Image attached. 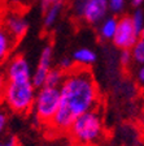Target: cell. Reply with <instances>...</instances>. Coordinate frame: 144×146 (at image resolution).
Returning <instances> with one entry per match:
<instances>
[{
  "label": "cell",
  "mask_w": 144,
  "mask_h": 146,
  "mask_svg": "<svg viewBox=\"0 0 144 146\" xmlns=\"http://www.w3.org/2000/svg\"><path fill=\"white\" fill-rule=\"evenodd\" d=\"M60 107L51 123L57 132H69L78 116L93 111L99 100V89L87 68H74L60 86Z\"/></svg>",
  "instance_id": "obj_1"
},
{
  "label": "cell",
  "mask_w": 144,
  "mask_h": 146,
  "mask_svg": "<svg viewBox=\"0 0 144 146\" xmlns=\"http://www.w3.org/2000/svg\"><path fill=\"white\" fill-rule=\"evenodd\" d=\"M38 89L33 82H7L1 93L4 103L8 108L17 113H27L31 111L35 102Z\"/></svg>",
  "instance_id": "obj_2"
},
{
  "label": "cell",
  "mask_w": 144,
  "mask_h": 146,
  "mask_svg": "<svg viewBox=\"0 0 144 146\" xmlns=\"http://www.w3.org/2000/svg\"><path fill=\"white\" fill-rule=\"evenodd\" d=\"M104 131L101 116L97 111H88L83 115L78 116L74 120L70 134L77 142L82 145H92L100 140Z\"/></svg>",
  "instance_id": "obj_3"
},
{
  "label": "cell",
  "mask_w": 144,
  "mask_h": 146,
  "mask_svg": "<svg viewBox=\"0 0 144 146\" xmlns=\"http://www.w3.org/2000/svg\"><path fill=\"white\" fill-rule=\"evenodd\" d=\"M60 99L61 94L59 88L43 86L42 89H38L33 107V112L36 120L40 123L51 124L55 115L59 111Z\"/></svg>",
  "instance_id": "obj_4"
},
{
  "label": "cell",
  "mask_w": 144,
  "mask_h": 146,
  "mask_svg": "<svg viewBox=\"0 0 144 146\" xmlns=\"http://www.w3.org/2000/svg\"><path fill=\"white\" fill-rule=\"evenodd\" d=\"M140 39V33L136 30L134 26L130 16H122L118 18V27L116 31V35L113 38L114 46L120 48L121 51L123 50H132V47L138 43Z\"/></svg>",
  "instance_id": "obj_5"
},
{
  "label": "cell",
  "mask_w": 144,
  "mask_h": 146,
  "mask_svg": "<svg viewBox=\"0 0 144 146\" xmlns=\"http://www.w3.org/2000/svg\"><path fill=\"white\" fill-rule=\"evenodd\" d=\"M4 74L7 82H29L31 81L33 70L26 58L22 55H16L8 60Z\"/></svg>",
  "instance_id": "obj_6"
},
{
  "label": "cell",
  "mask_w": 144,
  "mask_h": 146,
  "mask_svg": "<svg viewBox=\"0 0 144 146\" xmlns=\"http://www.w3.org/2000/svg\"><path fill=\"white\" fill-rule=\"evenodd\" d=\"M108 0H83L79 8V15L90 25H99L108 17Z\"/></svg>",
  "instance_id": "obj_7"
},
{
  "label": "cell",
  "mask_w": 144,
  "mask_h": 146,
  "mask_svg": "<svg viewBox=\"0 0 144 146\" xmlns=\"http://www.w3.org/2000/svg\"><path fill=\"white\" fill-rule=\"evenodd\" d=\"M52 64H53V47L51 44H45L40 51L39 61L31 76V82L36 89H42L45 85V80L49 70L52 69Z\"/></svg>",
  "instance_id": "obj_8"
},
{
  "label": "cell",
  "mask_w": 144,
  "mask_h": 146,
  "mask_svg": "<svg viewBox=\"0 0 144 146\" xmlns=\"http://www.w3.org/2000/svg\"><path fill=\"white\" fill-rule=\"evenodd\" d=\"M3 26L16 42L22 39L29 30V22L26 17L17 11H11L4 16Z\"/></svg>",
  "instance_id": "obj_9"
},
{
  "label": "cell",
  "mask_w": 144,
  "mask_h": 146,
  "mask_svg": "<svg viewBox=\"0 0 144 146\" xmlns=\"http://www.w3.org/2000/svg\"><path fill=\"white\" fill-rule=\"evenodd\" d=\"M73 60H74L75 65H78L79 68H87L93 65L97 59V55L92 48L88 47H79L73 52Z\"/></svg>",
  "instance_id": "obj_10"
},
{
  "label": "cell",
  "mask_w": 144,
  "mask_h": 146,
  "mask_svg": "<svg viewBox=\"0 0 144 146\" xmlns=\"http://www.w3.org/2000/svg\"><path fill=\"white\" fill-rule=\"evenodd\" d=\"M118 27V18L116 16H108L97 26V34L103 40H113Z\"/></svg>",
  "instance_id": "obj_11"
},
{
  "label": "cell",
  "mask_w": 144,
  "mask_h": 146,
  "mask_svg": "<svg viewBox=\"0 0 144 146\" xmlns=\"http://www.w3.org/2000/svg\"><path fill=\"white\" fill-rule=\"evenodd\" d=\"M16 44V40L13 39L11 34L4 29V26H0V64H3L12 54V50Z\"/></svg>",
  "instance_id": "obj_12"
},
{
  "label": "cell",
  "mask_w": 144,
  "mask_h": 146,
  "mask_svg": "<svg viewBox=\"0 0 144 146\" xmlns=\"http://www.w3.org/2000/svg\"><path fill=\"white\" fill-rule=\"evenodd\" d=\"M61 12H62V3H52L44 11V16H43V26L44 29H52L55 24L57 22L59 17H60Z\"/></svg>",
  "instance_id": "obj_13"
},
{
  "label": "cell",
  "mask_w": 144,
  "mask_h": 146,
  "mask_svg": "<svg viewBox=\"0 0 144 146\" xmlns=\"http://www.w3.org/2000/svg\"><path fill=\"white\" fill-rule=\"evenodd\" d=\"M65 72H62L61 69H59V68H52L51 70H49V73H48L47 76V80H45V85L44 86H48V88H59L60 89V86L62 85L64 80H65Z\"/></svg>",
  "instance_id": "obj_14"
},
{
  "label": "cell",
  "mask_w": 144,
  "mask_h": 146,
  "mask_svg": "<svg viewBox=\"0 0 144 146\" xmlns=\"http://www.w3.org/2000/svg\"><path fill=\"white\" fill-rule=\"evenodd\" d=\"M132 54V59H134V63L136 65H143L144 64V40L139 39L138 43H136L131 50Z\"/></svg>",
  "instance_id": "obj_15"
},
{
  "label": "cell",
  "mask_w": 144,
  "mask_h": 146,
  "mask_svg": "<svg viewBox=\"0 0 144 146\" xmlns=\"http://www.w3.org/2000/svg\"><path fill=\"white\" fill-rule=\"evenodd\" d=\"M130 17H131V21L134 26L136 27V30L140 33L144 27V11L141 8H136Z\"/></svg>",
  "instance_id": "obj_16"
},
{
  "label": "cell",
  "mask_w": 144,
  "mask_h": 146,
  "mask_svg": "<svg viewBox=\"0 0 144 146\" xmlns=\"http://www.w3.org/2000/svg\"><path fill=\"white\" fill-rule=\"evenodd\" d=\"M108 4L109 12H112L113 15H120L126 7V0H108Z\"/></svg>",
  "instance_id": "obj_17"
},
{
  "label": "cell",
  "mask_w": 144,
  "mask_h": 146,
  "mask_svg": "<svg viewBox=\"0 0 144 146\" xmlns=\"http://www.w3.org/2000/svg\"><path fill=\"white\" fill-rule=\"evenodd\" d=\"M74 65H75V63L73 60V58H69V56H64L59 61V69H61L62 72L69 73L70 70L74 69Z\"/></svg>",
  "instance_id": "obj_18"
},
{
  "label": "cell",
  "mask_w": 144,
  "mask_h": 146,
  "mask_svg": "<svg viewBox=\"0 0 144 146\" xmlns=\"http://www.w3.org/2000/svg\"><path fill=\"white\" fill-rule=\"evenodd\" d=\"M120 63L122 64V67L129 68L132 63H134V59H132V54L131 50H123L120 54Z\"/></svg>",
  "instance_id": "obj_19"
},
{
  "label": "cell",
  "mask_w": 144,
  "mask_h": 146,
  "mask_svg": "<svg viewBox=\"0 0 144 146\" xmlns=\"http://www.w3.org/2000/svg\"><path fill=\"white\" fill-rule=\"evenodd\" d=\"M8 112L0 107V136H3V133L5 132L7 127H8Z\"/></svg>",
  "instance_id": "obj_20"
},
{
  "label": "cell",
  "mask_w": 144,
  "mask_h": 146,
  "mask_svg": "<svg viewBox=\"0 0 144 146\" xmlns=\"http://www.w3.org/2000/svg\"><path fill=\"white\" fill-rule=\"evenodd\" d=\"M135 78L139 85H140L141 88H144V64L143 65H139V67L136 68Z\"/></svg>",
  "instance_id": "obj_21"
},
{
  "label": "cell",
  "mask_w": 144,
  "mask_h": 146,
  "mask_svg": "<svg viewBox=\"0 0 144 146\" xmlns=\"http://www.w3.org/2000/svg\"><path fill=\"white\" fill-rule=\"evenodd\" d=\"M1 142H3L4 146H20V145H18L17 137L12 136V134H11V136H9V134H8V136H5L3 140H1Z\"/></svg>",
  "instance_id": "obj_22"
},
{
  "label": "cell",
  "mask_w": 144,
  "mask_h": 146,
  "mask_svg": "<svg viewBox=\"0 0 144 146\" xmlns=\"http://www.w3.org/2000/svg\"><path fill=\"white\" fill-rule=\"evenodd\" d=\"M5 85H7L5 74H4V72H1V70H0V95H1V93H3Z\"/></svg>",
  "instance_id": "obj_23"
},
{
  "label": "cell",
  "mask_w": 144,
  "mask_h": 146,
  "mask_svg": "<svg viewBox=\"0 0 144 146\" xmlns=\"http://www.w3.org/2000/svg\"><path fill=\"white\" fill-rule=\"evenodd\" d=\"M35 1H40V5H42V8L44 9V11L52 4V3H51V0H35Z\"/></svg>",
  "instance_id": "obj_24"
},
{
  "label": "cell",
  "mask_w": 144,
  "mask_h": 146,
  "mask_svg": "<svg viewBox=\"0 0 144 146\" xmlns=\"http://www.w3.org/2000/svg\"><path fill=\"white\" fill-rule=\"evenodd\" d=\"M130 3H131L132 7H135V8H140L141 4L144 3V0H130Z\"/></svg>",
  "instance_id": "obj_25"
},
{
  "label": "cell",
  "mask_w": 144,
  "mask_h": 146,
  "mask_svg": "<svg viewBox=\"0 0 144 146\" xmlns=\"http://www.w3.org/2000/svg\"><path fill=\"white\" fill-rule=\"evenodd\" d=\"M8 3H12V4H20L21 0H8Z\"/></svg>",
  "instance_id": "obj_26"
},
{
  "label": "cell",
  "mask_w": 144,
  "mask_h": 146,
  "mask_svg": "<svg viewBox=\"0 0 144 146\" xmlns=\"http://www.w3.org/2000/svg\"><path fill=\"white\" fill-rule=\"evenodd\" d=\"M140 39L144 40V27H143V30L140 31Z\"/></svg>",
  "instance_id": "obj_27"
},
{
  "label": "cell",
  "mask_w": 144,
  "mask_h": 146,
  "mask_svg": "<svg viewBox=\"0 0 144 146\" xmlns=\"http://www.w3.org/2000/svg\"><path fill=\"white\" fill-rule=\"evenodd\" d=\"M61 0H51V3H60Z\"/></svg>",
  "instance_id": "obj_28"
},
{
  "label": "cell",
  "mask_w": 144,
  "mask_h": 146,
  "mask_svg": "<svg viewBox=\"0 0 144 146\" xmlns=\"http://www.w3.org/2000/svg\"><path fill=\"white\" fill-rule=\"evenodd\" d=\"M0 146H4V145H3V142H1V141H0Z\"/></svg>",
  "instance_id": "obj_29"
},
{
  "label": "cell",
  "mask_w": 144,
  "mask_h": 146,
  "mask_svg": "<svg viewBox=\"0 0 144 146\" xmlns=\"http://www.w3.org/2000/svg\"><path fill=\"white\" fill-rule=\"evenodd\" d=\"M0 8H1V0H0Z\"/></svg>",
  "instance_id": "obj_30"
}]
</instances>
